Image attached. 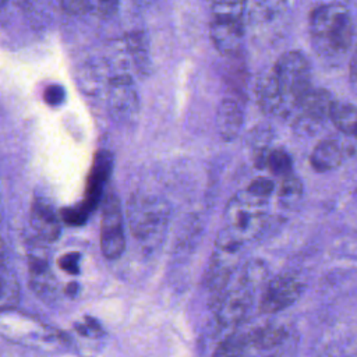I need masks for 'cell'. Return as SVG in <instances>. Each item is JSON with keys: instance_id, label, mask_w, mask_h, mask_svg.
<instances>
[{"instance_id": "obj_1", "label": "cell", "mask_w": 357, "mask_h": 357, "mask_svg": "<svg viewBox=\"0 0 357 357\" xmlns=\"http://www.w3.org/2000/svg\"><path fill=\"white\" fill-rule=\"evenodd\" d=\"M223 218L225 225L218 234L216 248L238 254L244 241L257 237L264 227L265 199L247 191L243 195L238 194L227 204Z\"/></svg>"}, {"instance_id": "obj_2", "label": "cell", "mask_w": 357, "mask_h": 357, "mask_svg": "<svg viewBox=\"0 0 357 357\" xmlns=\"http://www.w3.org/2000/svg\"><path fill=\"white\" fill-rule=\"evenodd\" d=\"M128 226L144 251L155 250L165 238L169 225L167 204L151 194H132L127 204Z\"/></svg>"}, {"instance_id": "obj_3", "label": "cell", "mask_w": 357, "mask_h": 357, "mask_svg": "<svg viewBox=\"0 0 357 357\" xmlns=\"http://www.w3.org/2000/svg\"><path fill=\"white\" fill-rule=\"evenodd\" d=\"M311 35L322 50H343L351 40V22L347 11L339 6H321L311 14Z\"/></svg>"}, {"instance_id": "obj_4", "label": "cell", "mask_w": 357, "mask_h": 357, "mask_svg": "<svg viewBox=\"0 0 357 357\" xmlns=\"http://www.w3.org/2000/svg\"><path fill=\"white\" fill-rule=\"evenodd\" d=\"M272 75L284 105H298L303 96L311 89L310 66L305 57L298 52L284 53L276 61Z\"/></svg>"}, {"instance_id": "obj_5", "label": "cell", "mask_w": 357, "mask_h": 357, "mask_svg": "<svg viewBox=\"0 0 357 357\" xmlns=\"http://www.w3.org/2000/svg\"><path fill=\"white\" fill-rule=\"evenodd\" d=\"M100 248L103 255L112 261L120 258L126 250L121 204L114 192H109L103 199Z\"/></svg>"}, {"instance_id": "obj_6", "label": "cell", "mask_w": 357, "mask_h": 357, "mask_svg": "<svg viewBox=\"0 0 357 357\" xmlns=\"http://www.w3.org/2000/svg\"><path fill=\"white\" fill-rule=\"evenodd\" d=\"M252 305L251 287L240 284L238 287L220 291L215 304L216 318L222 326H237Z\"/></svg>"}, {"instance_id": "obj_7", "label": "cell", "mask_w": 357, "mask_h": 357, "mask_svg": "<svg viewBox=\"0 0 357 357\" xmlns=\"http://www.w3.org/2000/svg\"><path fill=\"white\" fill-rule=\"evenodd\" d=\"M303 284L294 276L280 275L268 282L259 300L264 314H275L290 307L301 294Z\"/></svg>"}, {"instance_id": "obj_8", "label": "cell", "mask_w": 357, "mask_h": 357, "mask_svg": "<svg viewBox=\"0 0 357 357\" xmlns=\"http://www.w3.org/2000/svg\"><path fill=\"white\" fill-rule=\"evenodd\" d=\"M110 109L119 121L132 120L138 112V96L130 75L113 78L110 89Z\"/></svg>"}, {"instance_id": "obj_9", "label": "cell", "mask_w": 357, "mask_h": 357, "mask_svg": "<svg viewBox=\"0 0 357 357\" xmlns=\"http://www.w3.org/2000/svg\"><path fill=\"white\" fill-rule=\"evenodd\" d=\"M112 167H113V158L110 152L105 149L98 151L92 162V167L86 181L85 198L82 201V204L88 208L89 212H92L100 202L105 184L107 183L112 173Z\"/></svg>"}, {"instance_id": "obj_10", "label": "cell", "mask_w": 357, "mask_h": 357, "mask_svg": "<svg viewBox=\"0 0 357 357\" xmlns=\"http://www.w3.org/2000/svg\"><path fill=\"white\" fill-rule=\"evenodd\" d=\"M61 216L54 206L43 198H36L31 206V225L45 241H54L61 233Z\"/></svg>"}, {"instance_id": "obj_11", "label": "cell", "mask_w": 357, "mask_h": 357, "mask_svg": "<svg viewBox=\"0 0 357 357\" xmlns=\"http://www.w3.org/2000/svg\"><path fill=\"white\" fill-rule=\"evenodd\" d=\"M243 110L240 105L230 98L223 99L216 110V130L223 141L237 138L243 126Z\"/></svg>"}, {"instance_id": "obj_12", "label": "cell", "mask_w": 357, "mask_h": 357, "mask_svg": "<svg viewBox=\"0 0 357 357\" xmlns=\"http://www.w3.org/2000/svg\"><path fill=\"white\" fill-rule=\"evenodd\" d=\"M28 266H29V280H31L32 290L43 298L52 297L54 294L56 279L50 272L46 257L43 254L29 252Z\"/></svg>"}, {"instance_id": "obj_13", "label": "cell", "mask_w": 357, "mask_h": 357, "mask_svg": "<svg viewBox=\"0 0 357 357\" xmlns=\"http://www.w3.org/2000/svg\"><path fill=\"white\" fill-rule=\"evenodd\" d=\"M343 160V149L335 139H324L314 148L310 163L314 170L324 173L337 167Z\"/></svg>"}, {"instance_id": "obj_14", "label": "cell", "mask_w": 357, "mask_h": 357, "mask_svg": "<svg viewBox=\"0 0 357 357\" xmlns=\"http://www.w3.org/2000/svg\"><path fill=\"white\" fill-rule=\"evenodd\" d=\"M247 0H212L211 22L243 24Z\"/></svg>"}, {"instance_id": "obj_15", "label": "cell", "mask_w": 357, "mask_h": 357, "mask_svg": "<svg viewBox=\"0 0 357 357\" xmlns=\"http://www.w3.org/2000/svg\"><path fill=\"white\" fill-rule=\"evenodd\" d=\"M329 117L339 131L357 137V107L356 106L344 102L332 100V105L329 109Z\"/></svg>"}, {"instance_id": "obj_16", "label": "cell", "mask_w": 357, "mask_h": 357, "mask_svg": "<svg viewBox=\"0 0 357 357\" xmlns=\"http://www.w3.org/2000/svg\"><path fill=\"white\" fill-rule=\"evenodd\" d=\"M20 301V283L15 273L7 268L6 261L1 264L0 273V307L4 311H11Z\"/></svg>"}, {"instance_id": "obj_17", "label": "cell", "mask_w": 357, "mask_h": 357, "mask_svg": "<svg viewBox=\"0 0 357 357\" xmlns=\"http://www.w3.org/2000/svg\"><path fill=\"white\" fill-rule=\"evenodd\" d=\"M332 102H329V95L325 91L310 89L307 95L298 102V106L311 119H322L326 113L329 114Z\"/></svg>"}, {"instance_id": "obj_18", "label": "cell", "mask_w": 357, "mask_h": 357, "mask_svg": "<svg viewBox=\"0 0 357 357\" xmlns=\"http://www.w3.org/2000/svg\"><path fill=\"white\" fill-rule=\"evenodd\" d=\"M247 337V344L259 350H268L283 342L286 332L279 326H265L252 331Z\"/></svg>"}, {"instance_id": "obj_19", "label": "cell", "mask_w": 357, "mask_h": 357, "mask_svg": "<svg viewBox=\"0 0 357 357\" xmlns=\"http://www.w3.org/2000/svg\"><path fill=\"white\" fill-rule=\"evenodd\" d=\"M266 166H268V169L273 174L286 177V176L291 174L293 163H291L290 155L286 151H283V149H273V151L268 152Z\"/></svg>"}, {"instance_id": "obj_20", "label": "cell", "mask_w": 357, "mask_h": 357, "mask_svg": "<svg viewBox=\"0 0 357 357\" xmlns=\"http://www.w3.org/2000/svg\"><path fill=\"white\" fill-rule=\"evenodd\" d=\"M301 192H303V185L297 177H294L293 174L283 177L279 188V199L283 205H289L294 199L300 198Z\"/></svg>"}, {"instance_id": "obj_21", "label": "cell", "mask_w": 357, "mask_h": 357, "mask_svg": "<svg viewBox=\"0 0 357 357\" xmlns=\"http://www.w3.org/2000/svg\"><path fill=\"white\" fill-rule=\"evenodd\" d=\"M245 346H248L245 336H231L218 347L213 357H240Z\"/></svg>"}, {"instance_id": "obj_22", "label": "cell", "mask_w": 357, "mask_h": 357, "mask_svg": "<svg viewBox=\"0 0 357 357\" xmlns=\"http://www.w3.org/2000/svg\"><path fill=\"white\" fill-rule=\"evenodd\" d=\"M89 213L91 212L88 211V208L81 202L79 205L63 209L60 212V216H61V220H64L70 226H81L85 223Z\"/></svg>"}, {"instance_id": "obj_23", "label": "cell", "mask_w": 357, "mask_h": 357, "mask_svg": "<svg viewBox=\"0 0 357 357\" xmlns=\"http://www.w3.org/2000/svg\"><path fill=\"white\" fill-rule=\"evenodd\" d=\"M245 191L254 197L265 199L273 191V181L266 177H258L251 181V184L248 185V188Z\"/></svg>"}, {"instance_id": "obj_24", "label": "cell", "mask_w": 357, "mask_h": 357, "mask_svg": "<svg viewBox=\"0 0 357 357\" xmlns=\"http://www.w3.org/2000/svg\"><path fill=\"white\" fill-rule=\"evenodd\" d=\"M45 102L52 106H59L66 99V91L60 85H49L43 93Z\"/></svg>"}, {"instance_id": "obj_25", "label": "cell", "mask_w": 357, "mask_h": 357, "mask_svg": "<svg viewBox=\"0 0 357 357\" xmlns=\"http://www.w3.org/2000/svg\"><path fill=\"white\" fill-rule=\"evenodd\" d=\"M60 4L68 14L79 15L89 10L91 0H60Z\"/></svg>"}, {"instance_id": "obj_26", "label": "cell", "mask_w": 357, "mask_h": 357, "mask_svg": "<svg viewBox=\"0 0 357 357\" xmlns=\"http://www.w3.org/2000/svg\"><path fill=\"white\" fill-rule=\"evenodd\" d=\"M79 254L78 252H70V254H64L60 259H59V265L63 271L68 272V273H78L79 272Z\"/></svg>"}, {"instance_id": "obj_27", "label": "cell", "mask_w": 357, "mask_h": 357, "mask_svg": "<svg viewBox=\"0 0 357 357\" xmlns=\"http://www.w3.org/2000/svg\"><path fill=\"white\" fill-rule=\"evenodd\" d=\"M77 331L88 337H98L102 335V328L93 318H86L84 324L77 325Z\"/></svg>"}, {"instance_id": "obj_28", "label": "cell", "mask_w": 357, "mask_h": 357, "mask_svg": "<svg viewBox=\"0 0 357 357\" xmlns=\"http://www.w3.org/2000/svg\"><path fill=\"white\" fill-rule=\"evenodd\" d=\"M98 11L103 15V17H110L116 13L117 6H119V0H95Z\"/></svg>"}, {"instance_id": "obj_29", "label": "cell", "mask_w": 357, "mask_h": 357, "mask_svg": "<svg viewBox=\"0 0 357 357\" xmlns=\"http://www.w3.org/2000/svg\"><path fill=\"white\" fill-rule=\"evenodd\" d=\"M350 71H351V77H353V78L357 81V59L353 61Z\"/></svg>"}, {"instance_id": "obj_30", "label": "cell", "mask_w": 357, "mask_h": 357, "mask_svg": "<svg viewBox=\"0 0 357 357\" xmlns=\"http://www.w3.org/2000/svg\"><path fill=\"white\" fill-rule=\"evenodd\" d=\"M139 6H148V4H151L153 0H135Z\"/></svg>"}]
</instances>
